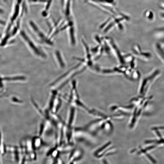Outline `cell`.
Segmentation results:
<instances>
[{
  "mask_svg": "<svg viewBox=\"0 0 164 164\" xmlns=\"http://www.w3.org/2000/svg\"><path fill=\"white\" fill-rule=\"evenodd\" d=\"M155 145H152V146L148 147L144 150H141L140 152H138V153L140 154V153H141L142 152H145L146 151L152 149L154 148H155Z\"/></svg>",
  "mask_w": 164,
  "mask_h": 164,
  "instance_id": "obj_10",
  "label": "cell"
},
{
  "mask_svg": "<svg viewBox=\"0 0 164 164\" xmlns=\"http://www.w3.org/2000/svg\"><path fill=\"white\" fill-rule=\"evenodd\" d=\"M29 24L31 30L41 43L48 46L53 45L52 40L49 38L48 35L45 34L34 21H30Z\"/></svg>",
  "mask_w": 164,
  "mask_h": 164,
  "instance_id": "obj_3",
  "label": "cell"
},
{
  "mask_svg": "<svg viewBox=\"0 0 164 164\" xmlns=\"http://www.w3.org/2000/svg\"><path fill=\"white\" fill-rule=\"evenodd\" d=\"M54 54L56 60L59 66L61 68H64L65 66V63L61 52L59 50H56Z\"/></svg>",
  "mask_w": 164,
  "mask_h": 164,
  "instance_id": "obj_6",
  "label": "cell"
},
{
  "mask_svg": "<svg viewBox=\"0 0 164 164\" xmlns=\"http://www.w3.org/2000/svg\"><path fill=\"white\" fill-rule=\"evenodd\" d=\"M154 48L156 53L164 64V48L158 43H155Z\"/></svg>",
  "mask_w": 164,
  "mask_h": 164,
  "instance_id": "obj_7",
  "label": "cell"
},
{
  "mask_svg": "<svg viewBox=\"0 0 164 164\" xmlns=\"http://www.w3.org/2000/svg\"><path fill=\"white\" fill-rule=\"evenodd\" d=\"M149 158V159L154 164L156 163V161L153 158L151 157L150 155L149 154L146 155Z\"/></svg>",
  "mask_w": 164,
  "mask_h": 164,
  "instance_id": "obj_12",
  "label": "cell"
},
{
  "mask_svg": "<svg viewBox=\"0 0 164 164\" xmlns=\"http://www.w3.org/2000/svg\"><path fill=\"white\" fill-rule=\"evenodd\" d=\"M26 80V76L20 75L3 76V80L4 82H23Z\"/></svg>",
  "mask_w": 164,
  "mask_h": 164,
  "instance_id": "obj_5",
  "label": "cell"
},
{
  "mask_svg": "<svg viewBox=\"0 0 164 164\" xmlns=\"http://www.w3.org/2000/svg\"><path fill=\"white\" fill-rule=\"evenodd\" d=\"M104 164H108L107 163L106 161H104Z\"/></svg>",
  "mask_w": 164,
  "mask_h": 164,
  "instance_id": "obj_13",
  "label": "cell"
},
{
  "mask_svg": "<svg viewBox=\"0 0 164 164\" xmlns=\"http://www.w3.org/2000/svg\"><path fill=\"white\" fill-rule=\"evenodd\" d=\"M160 70L158 69L154 70L142 79L139 87V93H146L154 82L160 76Z\"/></svg>",
  "mask_w": 164,
  "mask_h": 164,
  "instance_id": "obj_2",
  "label": "cell"
},
{
  "mask_svg": "<svg viewBox=\"0 0 164 164\" xmlns=\"http://www.w3.org/2000/svg\"><path fill=\"white\" fill-rule=\"evenodd\" d=\"M155 142L156 144H161L164 142V139H161V140H149L146 141H145V142L146 143H151L152 142Z\"/></svg>",
  "mask_w": 164,
  "mask_h": 164,
  "instance_id": "obj_9",
  "label": "cell"
},
{
  "mask_svg": "<svg viewBox=\"0 0 164 164\" xmlns=\"http://www.w3.org/2000/svg\"><path fill=\"white\" fill-rule=\"evenodd\" d=\"M19 34L26 46L35 55L42 59L46 58V55L44 51L25 31L21 30Z\"/></svg>",
  "mask_w": 164,
  "mask_h": 164,
  "instance_id": "obj_1",
  "label": "cell"
},
{
  "mask_svg": "<svg viewBox=\"0 0 164 164\" xmlns=\"http://www.w3.org/2000/svg\"><path fill=\"white\" fill-rule=\"evenodd\" d=\"M133 53L138 58L145 61L150 60L152 58V55L149 52L142 51L138 45H135L132 49Z\"/></svg>",
  "mask_w": 164,
  "mask_h": 164,
  "instance_id": "obj_4",
  "label": "cell"
},
{
  "mask_svg": "<svg viewBox=\"0 0 164 164\" xmlns=\"http://www.w3.org/2000/svg\"><path fill=\"white\" fill-rule=\"evenodd\" d=\"M53 0H47L46 2V5L45 6V9L43 11V14L44 16H45L47 14V12L49 10L51 4L52 3Z\"/></svg>",
  "mask_w": 164,
  "mask_h": 164,
  "instance_id": "obj_8",
  "label": "cell"
},
{
  "mask_svg": "<svg viewBox=\"0 0 164 164\" xmlns=\"http://www.w3.org/2000/svg\"><path fill=\"white\" fill-rule=\"evenodd\" d=\"M4 83L2 80V75L0 73V88H2L3 87Z\"/></svg>",
  "mask_w": 164,
  "mask_h": 164,
  "instance_id": "obj_11",
  "label": "cell"
}]
</instances>
